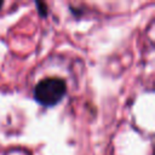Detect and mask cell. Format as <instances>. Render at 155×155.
<instances>
[{
    "label": "cell",
    "instance_id": "cell-3",
    "mask_svg": "<svg viewBox=\"0 0 155 155\" xmlns=\"http://www.w3.org/2000/svg\"><path fill=\"white\" fill-rule=\"evenodd\" d=\"M2 5H4V1H0V10H1V7H2Z\"/></svg>",
    "mask_w": 155,
    "mask_h": 155
},
{
    "label": "cell",
    "instance_id": "cell-2",
    "mask_svg": "<svg viewBox=\"0 0 155 155\" xmlns=\"http://www.w3.org/2000/svg\"><path fill=\"white\" fill-rule=\"evenodd\" d=\"M35 5L38 7V12L41 17H46L48 15V7L46 5V2L44 1H35Z\"/></svg>",
    "mask_w": 155,
    "mask_h": 155
},
{
    "label": "cell",
    "instance_id": "cell-1",
    "mask_svg": "<svg viewBox=\"0 0 155 155\" xmlns=\"http://www.w3.org/2000/svg\"><path fill=\"white\" fill-rule=\"evenodd\" d=\"M67 94V82L58 76H47L39 80L33 90L34 99L42 107H54Z\"/></svg>",
    "mask_w": 155,
    "mask_h": 155
}]
</instances>
